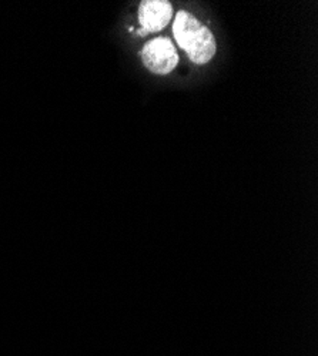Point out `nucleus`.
Wrapping results in <instances>:
<instances>
[{
  "label": "nucleus",
  "mask_w": 318,
  "mask_h": 356,
  "mask_svg": "<svg viewBox=\"0 0 318 356\" xmlns=\"http://www.w3.org/2000/svg\"><path fill=\"white\" fill-rule=\"evenodd\" d=\"M173 35L196 65H206L216 54L217 44L210 29L184 10H180L173 22Z\"/></svg>",
  "instance_id": "nucleus-1"
},
{
  "label": "nucleus",
  "mask_w": 318,
  "mask_h": 356,
  "mask_svg": "<svg viewBox=\"0 0 318 356\" xmlns=\"http://www.w3.org/2000/svg\"><path fill=\"white\" fill-rule=\"evenodd\" d=\"M141 60L154 74L164 76L171 73L179 65V53L171 40L166 38H156L144 44L141 50Z\"/></svg>",
  "instance_id": "nucleus-2"
},
{
  "label": "nucleus",
  "mask_w": 318,
  "mask_h": 356,
  "mask_svg": "<svg viewBox=\"0 0 318 356\" xmlns=\"http://www.w3.org/2000/svg\"><path fill=\"white\" fill-rule=\"evenodd\" d=\"M173 6L167 0H143L138 8V22L146 33H157L171 22Z\"/></svg>",
  "instance_id": "nucleus-3"
}]
</instances>
